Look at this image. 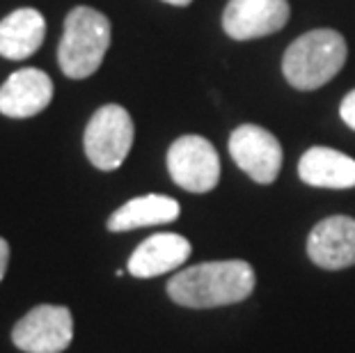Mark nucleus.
Instances as JSON below:
<instances>
[{
	"instance_id": "nucleus-1",
	"label": "nucleus",
	"mask_w": 355,
	"mask_h": 353,
	"mask_svg": "<svg viewBox=\"0 0 355 353\" xmlns=\"http://www.w3.org/2000/svg\"><path fill=\"white\" fill-rule=\"evenodd\" d=\"M254 268L243 259L204 261L170 277L172 303L191 310H211L245 300L254 291Z\"/></svg>"
},
{
	"instance_id": "nucleus-2",
	"label": "nucleus",
	"mask_w": 355,
	"mask_h": 353,
	"mask_svg": "<svg viewBox=\"0 0 355 353\" xmlns=\"http://www.w3.org/2000/svg\"><path fill=\"white\" fill-rule=\"evenodd\" d=\"M346 55H349L346 40L337 30H309L298 40H293L289 49L284 51V78L291 87L312 92V89L323 87L342 71Z\"/></svg>"
},
{
	"instance_id": "nucleus-3",
	"label": "nucleus",
	"mask_w": 355,
	"mask_h": 353,
	"mask_svg": "<svg viewBox=\"0 0 355 353\" xmlns=\"http://www.w3.org/2000/svg\"><path fill=\"white\" fill-rule=\"evenodd\" d=\"M112 28L105 14L92 7H73L64 19L58 46V64L64 76L87 78L99 69L110 46Z\"/></svg>"
},
{
	"instance_id": "nucleus-4",
	"label": "nucleus",
	"mask_w": 355,
	"mask_h": 353,
	"mask_svg": "<svg viewBox=\"0 0 355 353\" xmlns=\"http://www.w3.org/2000/svg\"><path fill=\"white\" fill-rule=\"evenodd\" d=\"M135 126L128 110L119 103H105L89 117L83 136L85 156L103 172L117 170L133 147Z\"/></svg>"
},
{
	"instance_id": "nucleus-5",
	"label": "nucleus",
	"mask_w": 355,
	"mask_h": 353,
	"mask_svg": "<svg viewBox=\"0 0 355 353\" xmlns=\"http://www.w3.org/2000/svg\"><path fill=\"white\" fill-rule=\"evenodd\" d=\"M168 172L179 189L209 193L220 182V156L202 136H181L168 149Z\"/></svg>"
},
{
	"instance_id": "nucleus-6",
	"label": "nucleus",
	"mask_w": 355,
	"mask_h": 353,
	"mask_svg": "<svg viewBox=\"0 0 355 353\" xmlns=\"http://www.w3.org/2000/svg\"><path fill=\"white\" fill-rule=\"evenodd\" d=\"M73 340V317L64 305H37L12 328L14 347L26 353H62Z\"/></svg>"
},
{
	"instance_id": "nucleus-7",
	"label": "nucleus",
	"mask_w": 355,
	"mask_h": 353,
	"mask_svg": "<svg viewBox=\"0 0 355 353\" xmlns=\"http://www.w3.org/2000/svg\"><path fill=\"white\" fill-rule=\"evenodd\" d=\"M230 154L234 163L252 182L268 186L282 170V145L270 131L257 124H241L230 136Z\"/></svg>"
},
{
	"instance_id": "nucleus-8",
	"label": "nucleus",
	"mask_w": 355,
	"mask_h": 353,
	"mask_svg": "<svg viewBox=\"0 0 355 353\" xmlns=\"http://www.w3.org/2000/svg\"><path fill=\"white\" fill-rule=\"evenodd\" d=\"M289 14L286 0H230L223 14V30L236 42L259 40L282 30Z\"/></svg>"
},
{
	"instance_id": "nucleus-9",
	"label": "nucleus",
	"mask_w": 355,
	"mask_h": 353,
	"mask_svg": "<svg viewBox=\"0 0 355 353\" xmlns=\"http://www.w3.org/2000/svg\"><path fill=\"white\" fill-rule=\"evenodd\" d=\"M307 257L326 271L355 266V218L330 216L316 223L307 236Z\"/></svg>"
},
{
	"instance_id": "nucleus-10",
	"label": "nucleus",
	"mask_w": 355,
	"mask_h": 353,
	"mask_svg": "<svg viewBox=\"0 0 355 353\" xmlns=\"http://www.w3.org/2000/svg\"><path fill=\"white\" fill-rule=\"evenodd\" d=\"M53 99V80L35 67L14 71L0 87V112L5 117L26 119L40 115Z\"/></svg>"
},
{
	"instance_id": "nucleus-11",
	"label": "nucleus",
	"mask_w": 355,
	"mask_h": 353,
	"mask_svg": "<svg viewBox=\"0 0 355 353\" xmlns=\"http://www.w3.org/2000/svg\"><path fill=\"white\" fill-rule=\"evenodd\" d=\"M191 252L193 246L186 236L175 234V232H161V234L145 239L135 248L128 257V273L140 280L172 273L186 264Z\"/></svg>"
},
{
	"instance_id": "nucleus-12",
	"label": "nucleus",
	"mask_w": 355,
	"mask_h": 353,
	"mask_svg": "<svg viewBox=\"0 0 355 353\" xmlns=\"http://www.w3.org/2000/svg\"><path fill=\"white\" fill-rule=\"evenodd\" d=\"M298 177L314 189H353L355 159L332 147H309L298 161Z\"/></svg>"
},
{
	"instance_id": "nucleus-13",
	"label": "nucleus",
	"mask_w": 355,
	"mask_h": 353,
	"mask_svg": "<svg viewBox=\"0 0 355 353\" xmlns=\"http://www.w3.org/2000/svg\"><path fill=\"white\" fill-rule=\"evenodd\" d=\"M46 21L42 12L21 7L0 21V55L7 60H26L42 49Z\"/></svg>"
},
{
	"instance_id": "nucleus-14",
	"label": "nucleus",
	"mask_w": 355,
	"mask_h": 353,
	"mask_svg": "<svg viewBox=\"0 0 355 353\" xmlns=\"http://www.w3.org/2000/svg\"><path fill=\"white\" fill-rule=\"evenodd\" d=\"M181 214L179 202L168 195H140V198L128 200L115 214L108 218L110 232H131L140 227H154V225H165L177 221Z\"/></svg>"
},
{
	"instance_id": "nucleus-15",
	"label": "nucleus",
	"mask_w": 355,
	"mask_h": 353,
	"mask_svg": "<svg viewBox=\"0 0 355 353\" xmlns=\"http://www.w3.org/2000/svg\"><path fill=\"white\" fill-rule=\"evenodd\" d=\"M339 117L344 119L346 126H351V129L355 131V89H351V92L342 99V106H339Z\"/></svg>"
},
{
	"instance_id": "nucleus-16",
	"label": "nucleus",
	"mask_w": 355,
	"mask_h": 353,
	"mask_svg": "<svg viewBox=\"0 0 355 353\" xmlns=\"http://www.w3.org/2000/svg\"><path fill=\"white\" fill-rule=\"evenodd\" d=\"M7 264H10V243L0 236V280H3L7 273Z\"/></svg>"
},
{
	"instance_id": "nucleus-17",
	"label": "nucleus",
	"mask_w": 355,
	"mask_h": 353,
	"mask_svg": "<svg viewBox=\"0 0 355 353\" xmlns=\"http://www.w3.org/2000/svg\"><path fill=\"white\" fill-rule=\"evenodd\" d=\"M163 3H168V5H177V7H186V5H191L193 0H163Z\"/></svg>"
}]
</instances>
